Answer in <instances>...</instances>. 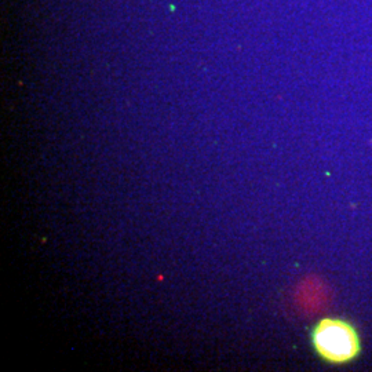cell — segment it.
<instances>
[{"instance_id":"obj_1","label":"cell","mask_w":372,"mask_h":372,"mask_svg":"<svg viewBox=\"0 0 372 372\" xmlns=\"http://www.w3.org/2000/svg\"><path fill=\"white\" fill-rule=\"evenodd\" d=\"M313 345L321 357L331 363H345L354 359L360 342L354 328L345 321L326 319L313 329Z\"/></svg>"}]
</instances>
